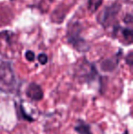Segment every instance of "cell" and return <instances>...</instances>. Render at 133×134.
Returning <instances> with one entry per match:
<instances>
[{
    "mask_svg": "<svg viewBox=\"0 0 133 134\" xmlns=\"http://www.w3.org/2000/svg\"><path fill=\"white\" fill-rule=\"evenodd\" d=\"M82 25L77 20H70L67 26L66 37L69 45L78 52H86L89 50V45L82 37Z\"/></svg>",
    "mask_w": 133,
    "mask_h": 134,
    "instance_id": "1",
    "label": "cell"
},
{
    "mask_svg": "<svg viewBox=\"0 0 133 134\" xmlns=\"http://www.w3.org/2000/svg\"><path fill=\"white\" fill-rule=\"evenodd\" d=\"M18 80L12 68V64L8 61L0 63V92L11 94L16 90Z\"/></svg>",
    "mask_w": 133,
    "mask_h": 134,
    "instance_id": "2",
    "label": "cell"
},
{
    "mask_svg": "<svg viewBox=\"0 0 133 134\" xmlns=\"http://www.w3.org/2000/svg\"><path fill=\"white\" fill-rule=\"evenodd\" d=\"M121 10V5L118 2L112 3L104 7L102 11L99 14L97 20L104 28L108 27L112 24V22L116 19L117 16Z\"/></svg>",
    "mask_w": 133,
    "mask_h": 134,
    "instance_id": "3",
    "label": "cell"
},
{
    "mask_svg": "<svg viewBox=\"0 0 133 134\" xmlns=\"http://www.w3.org/2000/svg\"><path fill=\"white\" fill-rule=\"evenodd\" d=\"M76 74L78 78L81 79L82 81L89 82L96 79V77L98 76V71L93 64H91L85 58H83L77 66Z\"/></svg>",
    "mask_w": 133,
    "mask_h": 134,
    "instance_id": "4",
    "label": "cell"
},
{
    "mask_svg": "<svg viewBox=\"0 0 133 134\" xmlns=\"http://www.w3.org/2000/svg\"><path fill=\"white\" fill-rule=\"evenodd\" d=\"M122 56V50H119L116 55H114L111 58H108L104 59L100 63V69L104 72H111L117 69L118 65L119 63V60Z\"/></svg>",
    "mask_w": 133,
    "mask_h": 134,
    "instance_id": "5",
    "label": "cell"
},
{
    "mask_svg": "<svg viewBox=\"0 0 133 134\" xmlns=\"http://www.w3.org/2000/svg\"><path fill=\"white\" fill-rule=\"evenodd\" d=\"M26 95L31 100L38 101L44 98V92H43L42 88L38 84L32 82L27 86L26 90Z\"/></svg>",
    "mask_w": 133,
    "mask_h": 134,
    "instance_id": "6",
    "label": "cell"
},
{
    "mask_svg": "<svg viewBox=\"0 0 133 134\" xmlns=\"http://www.w3.org/2000/svg\"><path fill=\"white\" fill-rule=\"evenodd\" d=\"M74 130L78 134H93L89 124L86 123L84 120H78L77 125L74 127Z\"/></svg>",
    "mask_w": 133,
    "mask_h": 134,
    "instance_id": "7",
    "label": "cell"
},
{
    "mask_svg": "<svg viewBox=\"0 0 133 134\" xmlns=\"http://www.w3.org/2000/svg\"><path fill=\"white\" fill-rule=\"evenodd\" d=\"M119 28L120 29L121 36H122L124 42L126 43V45H130L132 43L133 40V33L131 28L130 27H121L120 26H119Z\"/></svg>",
    "mask_w": 133,
    "mask_h": 134,
    "instance_id": "8",
    "label": "cell"
},
{
    "mask_svg": "<svg viewBox=\"0 0 133 134\" xmlns=\"http://www.w3.org/2000/svg\"><path fill=\"white\" fill-rule=\"evenodd\" d=\"M15 105H16V114H18V118L21 119V120H28L29 122L34 121V120H35L32 118V117H30V116H28V115H27L25 109H24L22 105H19V104H18V103H16Z\"/></svg>",
    "mask_w": 133,
    "mask_h": 134,
    "instance_id": "9",
    "label": "cell"
},
{
    "mask_svg": "<svg viewBox=\"0 0 133 134\" xmlns=\"http://www.w3.org/2000/svg\"><path fill=\"white\" fill-rule=\"evenodd\" d=\"M103 0H89L88 1V8L91 13H95L99 7L102 5Z\"/></svg>",
    "mask_w": 133,
    "mask_h": 134,
    "instance_id": "10",
    "label": "cell"
},
{
    "mask_svg": "<svg viewBox=\"0 0 133 134\" xmlns=\"http://www.w3.org/2000/svg\"><path fill=\"white\" fill-rule=\"evenodd\" d=\"M37 59H38L39 63L41 64V65H46L47 63H48V56H47L46 54L44 53H41L38 55V57H37Z\"/></svg>",
    "mask_w": 133,
    "mask_h": 134,
    "instance_id": "11",
    "label": "cell"
},
{
    "mask_svg": "<svg viewBox=\"0 0 133 134\" xmlns=\"http://www.w3.org/2000/svg\"><path fill=\"white\" fill-rule=\"evenodd\" d=\"M25 57H26V59H27V61H30V62H33L36 58L35 53H34L33 51H31V50H27L25 54Z\"/></svg>",
    "mask_w": 133,
    "mask_h": 134,
    "instance_id": "12",
    "label": "cell"
},
{
    "mask_svg": "<svg viewBox=\"0 0 133 134\" xmlns=\"http://www.w3.org/2000/svg\"><path fill=\"white\" fill-rule=\"evenodd\" d=\"M124 22L126 24H131L132 23V15L130 13L126 15V16L124 18Z\"/></svg>",
    "mask_w": 133,
    "mask_h": 134,
    "instance_id": "13",
    "label": "cell"
},
{
    "mask_svg": "<svg viewBox=\"0 0 133 134\" xmlns=\"http://www.w3.org/2000/svg\"><path fill=\"white\" fill-rule=\"evenodd\" d=\"M126 61H127V63L131 67V65H132V52L131 51H130V53L128 54V56L126 57Z\"/></svg>",
    "mask_w": 133,
    "mask_h": 134,
    "instance_id": "14",
    "label": "cell"
},
{
    "mask_svg": "<svg viewBox=\"0 0 133 134\" xmlns=\"http://www.w3.org/2000/svg\"><path fill=\"white\" fill-rule=\"evenodd\" d=\"M123 134H130V133H129V131H127V130H126V131L123 132Z\"/></svg>",
    "mask_w": 133,
    "mask_h": 134,
    "instance_id": "15",
    "label": "cell"
}]
</instances>
